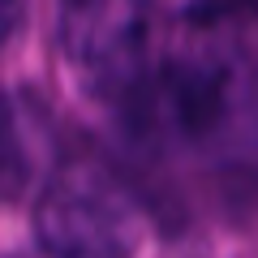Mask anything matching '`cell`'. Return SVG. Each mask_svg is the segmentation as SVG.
<instances>
[{"mask_svg":"<svg viewBox=\"0 0 258 258\" xmlns=\"http://www.w3.org/2000/svg\"><path fill=\"white\" fill-rule=\"evenodd\" d=\"M30 258H52V254H43V249H39V254H30Z\"/></svg>","mask_w":258,"mask_h":258,"instance_id":"obj_5","label":"cell"},{"mask_svg":"<svg viewBox=\"0 0 258 258\" xmlns=\"http://www.w3.org/2000/svg\"><path fill=\"white\" fill-rule=\"evenodd\" d=\"M147 232L138 198L95 164L56 172L35 207L39 249L52 258H129Z\"/></svg>","mask_w":258,"mask_h":258,"instance_id":"obj_1","label":"cell"},{"mask_svg":"<svg viewBox=\"0 0 258 258\" xmlns=\"http://www.w3.org/2000/svg\"><path fill=\"white\" fill-rule=\"evenodd\" d=\"M22 18H26V0H0V52H5V43L18 35Z\"/></svg>","mask_w":258,"mask_h":258,"instance_id":"obj_4","label":"cell"},{"mask_svg":"<svg viewBox=\"0 0 258 258\" xmlns=\"http://www.w3.org/2000/svg\"><path fill=\"white\" fill-rule=\"evenodd\" d=\"M22 172V138H18V120H13V108L0 91V194H9V185L18 181Z\"/></svg>","mask_w":258,"mask_h":258,"instance_id":"obj_3","label":"cell"},{"mask_svg":"<svg viewBox=\"0 0 258 258\" xmlns=\"http://www.w3.org/2000/svg\"><path fill=\"white\" fill-rule=\"evenodd\" d=\"M56 30L86 78L134 86L151 43V0H56Z\"/></svg>","mask_w":258,"mask_h":258,"instance_id":"obj_2","label":"cell"}]
</instances>
